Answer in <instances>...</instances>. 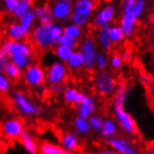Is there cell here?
Wrapping results in <instances>:
<instances>
[{
	"label": "cell",
	"mask_w": 154,
	"mask_h": 154,
	"mask_svg": "<svg viewBox=\"0 0 154 154\" xmlns=\"http://www.w3.org/2000/svg\"><path fill=\"white\" fill-rule=\"evenodd\" d=\"M37 15L40 18L42 24H49L51 23V12L48 5H46L42 8H37Z\"/></svg>",
	"instance_id": "cell-15"
},
{
	"label": "cell",
	"mask_w": 154,
	"mask_h": 154,
	"mask_svg": "<svg viewBox=\"0 0 154 154\" xmlns=\"http://www.w3.org/2000/svg\"><path fill=\"white\" fill-rule=\"evenodd\" d=\"M70 11V1L69 0H62L57 6L54 8L53 14L56 18H64Z\"/></svg>",
	"instance_id": "cell-12"
},
{
	"label": "cell",
	"mask_w": 154,
	"mask_h": 154,
	"mask_svg": "<svg viewBox=\"0 0 154 154\" xmlns=\"http://www.w3.org/2000/svg\"><path fill=\"white\" fill-rule=\"evenodd\" d=\"M14 64L20 67H23L27 63V56L24 55H11Z\"/></svg>",
	"instance_id": "cell-28"
},
{
	"label": "cell",
	"mask_w": 154,
	"mask_h": 154,
	"mask_svg": "<svg viewBox=\"0 0 154 154\" xmlns=\"http://www.w3.org/2000/svg\"><path fill=\"white\" fill-rule=\"evenodd\" d=\"M151 90H152V95H154V79H153V82L151 85Z\"/></svg>",
	"instance_id": "cell-45"
},
{
	"label": "cell",
	"mask_w": 154,
	"mask_h": 154,
	"mask_svg": "<svg viewBox=\"0 0 154 154\" xmlns=\"http://www.w3.org/2000/svg\"><path fill=\"white\" fill-rule=\"evenodd\" d=\"M108 33H109V37L115 41L121 40L123 38V32L120 28H113V29L109 30Z\"/></svg>",
	"instance_id": "cell-27"
},
{
	"label": "cell",
	"mask_w": 154,
	"mask_h": 154,
	"mask_svg": "<svg viewBox=\"0 0 154 154\" xmlns=\"http://www.w3.org/2000/svg\"><path fill=\"white\" fill-rule=\"evenodd\" d=\"M122 102L123 101L116 100V111H117L118 117H119V121H120L122 126L128 132H130L134 134L140 135V131L138 130L137 122L134 121V119L130 115L126 114L123 111Z\"/></svg>",
	"instance_id": "cell-1"
},
{
	"label": "cell",
	"mask_w": 154,
	"mask_h": 154,
	"mask_svg": "<svg viewBox=\"0 0 154 154\" xmlns=\"http://www.w3.org/2000/svg\"><path fill=\"white\" fill-rule=\"evenodd\" d=\"M83 56L84 61L86 62V65L88 66H91L93 65V61L95 57V53L94 50V44L91 40H88L85 42L83 46Z\"/></svg>",
	"instance_id": "cell-11"
},
{
	"label": "cell",
	"mask_w": 154,
	"mask_h": 154,
	"mask_svg": "<svg viewBox=\"0 0 154 154\" xmlns=\"http://www.w3.org/2000/svg\"><path fill=\"white\" fill-rule=\"evenodd\" d=\"M37 147V151L44 154H66L67 151L59 146L50 144L45 141H40L38 139H34Z\"/></svg>",
	"instance_id": "cell-6"
},
{
	"label": "cell",
	"mask_w": 154,
	"mask_h": 154,
	"mask_svg": "<svg viewBox=\"0 0 154 154\" xmlns=\"http://www.w3.org/2000/svg\"><path fill=\"white\" fill-rule=\"evenodd\" d=\"M63 143H65L66 147L68 149H71V150L76 151V152H81V151H82V148H81V146L78 145V142L76 140V138L71 134H66L65 139L63 140Z\"/></svg>",
	"instance_id": "cell-16"
},
{
	"label": "cell",
	"mask_w": 154,
	"mask_h": 154,
	"mask_svg": "<svg viewBox=\"0 0 154 154\" xmlns=\"http://www.w3.org/2000/svg\"><path fill=\"white\" fill-rule=\"evenodd\" d=\"M71 53H72V51L67 46H63L62 45L61 47H59L57 49V54L63 60H67L69 58V56L71 55Z\"/></svg>",
	"instance_id": "cell-25"
},
{
	"label": "cell",
	"mask_w": 154,
	"mask_h": 154,
	"mask_svg": "<svg viewBox=\"0 0 154 154\" xmlns=\"http://www.w3.org/2000/svg\"><path fill=\"white\" fill-rule=\"evenodd\" d=\"M79 34V28L77 26H69L65 30V35L71 38H76Z\"/></svg>",
	"instance_id": "cell-29"
},
{
	"label": "cell",
	"mask_w": 154,
	"mask_h": 154,
	"mask_svg": "<svg viewBox=\"0 0 154 154\" xmlns=\"http://www.w3.org/2000/svg\"><path fill=\"white\" fill-rule=\"evenodd\" d=\"M4 132H5V130H4V125L0 122V137H3L4 135Z\"/></svg>",
	"instance_id": "cell-43"
},
{
	"label": "cell",
	"mask_w": 154,
	"mask_h": 154,
	"mask_svg": "<svg viewBox=\"0 0 154 154\" xmlns=\"http://www.w3.org/2000/svg\"><path fill=\"white\" fill-rule=\"evenodd\" d=\"M48 76H49L51 82L58 83L65 76V68L63 67V66H61L60 64H54L51 67Z\"/></svg>",
	"instance_id": "cell-8"
},
{
	"label": "cell",
	"mask_w": 154,
	"mask_h": 154,
	"mask_svg": "<svg viewBox=\"0 0 154 154\" xmlns=\"http://www.w3.org/2000/svg\"><path fill=\"white\" fill-rule=\"evenodd\" d=\"M147 99H148V103H149V107L151 108L152 111L154 112V95H152V96H150V97H149Z\"/></svg>",
	"instance_id": "cell-40"
},
{
	"label": "cell",
	"mask_w": 154,
	"mask_h": 154,
	"mask_svg": "<svg viewBox=\"0 0 154 154\" xmlns=\"http://www.w3.org/2000/svg\"><path fill=\"white\" fill-rule=\"evenodd\" d=\"M109 28H108L107 25H105L102 29V33H101V40L104 46L108 50H111V41H110V37H109Z\"/></svg>",
	"instance_id": "cell-23"
},
{
	"label": "cell",
	"mask_w": 154,
	"mask_h": 154,
	"mask_svg": "<svg viewBox=\"0 0 154 154\" xmlns=\"http://www.w3.org/2000/svg\"><path fill=\"white\" fill-rule=\"evenodd\" d=\"M28 8H29V5L28 4L25 3V2H22L21 1V3L18 5L17 8H15V13H16V15L17 16H22V15H23L27 11V10H28Z\"/></svg>",
	"instance_id": "cell-31"
},
{
	"label": "cell",
	"mask_w": 154,
	"mask_h": 154,
	"mask_svg": "<svg viewBox=\"0 0 154 154\" xmlns=\"http://www.w3.org/2000/svg\"><path fill=\"white\" fill-rule=\"evenodd\" d=\"M66 100L70 104L71 107L74 108L77 104H79L83 101L85 96L78 93L76 90H67L66 92Z\"/></svg>",
	"instance_id": "cell-10"
},
{
	"label": "cell",
	"mask_w": 154,
	"mask_h": 154,
	"mask_svg": "<svg viewBox=\"0 0 154 154\" xmlns=\"http://www.w3.org/2000/svg\"><path fill=\"white\" fill-rule=\"evenodd\" d=\"M98 65L100 66V68H104L106 65V60L103 56H99L98 58Z\"/></svg>",
	"instance_id": "cell-41"
},
{
	"label": "cell",
	"mask_w": 154,
	"mask_h": 154,
	"mask_svg": "<svg viewBox=\"0 0 154 154\" xmlns=\"http://www.w3.org/2000/svg\"><path fill=\"white\" fill-rule=\"evenodd\" d=\"M51 23L49 24H42L38 27L33 34V39L35 43H38L42 49L50 47L51 43Z\"/></svg>",
	"instance_id": "cell-2"
},
{
	"label": "cell",
	"mask_w": 154,
	"mask_h": 154,
	"mask_svg": "<svg viewBox=\"0 0 154 154\" xmlns=\"http://www.w3.org/2000/svg\"><path fill=\"white\" fill-rule=\"evenodd\" d=\"M94 109V103L90 98L85 97L83 101L81 102V107H80V116L82 119H85L89 116V114Z\"/></svg>",
	"instance_id": "cell-17"
},
{
	"label": "cell",
	"mask_w": 154,
	"mask_h": 154,
	"mask_svg": "<svg viewBox=\"0 0 154 154\" xmlns=\"http://www.w3.org/2000/svg\"><path fill=\"white\" fill-rule=\"evenodd\" d=\"M0 103H1L8 112H13L16 110V107L12 99L4 92L0 93Z\"/></svg>",
	"instance_id": "cell-19"
},
{
	"label": "cell",
	"mask_w": 154,
	"mask_h": 154,
	"mask_svg": "<svg viewBox=\"0 0 154 154\" xmlns=\"http://www.w3.org/2000/svg\"><path fill=\"white\" fill-rule=\"evenodd\" d=\"M100 3H101V0H93V8H97L100 6Z\"/></svg>",
	"instance_id": "cell-42"
},
{
	"label": "cell",
	"mask_w": 154,
	"mask_h": 154,
	"mask_svg": "<svg viewBox=\"0 0 154 154\" xmlns=\"http://www.w3.org/2000/svg\"><path fill=\"white\" fill-rule=\"evenodd\" d=\"M8 86V80L2 76H0V91H1V92H6Z\"/></svg>",
	"instance_id": "cell-37"
},
{
	"label": "cell",
	"mask_w": 154,
	"mask_h": 154,
	"mask_svg": "<svg viewBox=\"0 0 154 154\" xmlns=\"http://www.w3.org/2000/svg\"><path fill=\"white\" fill-rule=\"evenodd\" d=\"M25 79L27 83L34 85H43L45 83V78L42 69L38 66H30L27 68Z\"/></svg>",
	"instance_id": "cell-3"
},
{
	"label": "cell",
	"mask_w": 154,
	"mask_h": 154,
	"mask_svg": "<svg viewBox=\"0 0 154 154\" xmlns=\"http://www.w3.org/2000/svg\"><path fill=\"white\" fill-rule=\"evenodd\" d=\"M96 84L100 94L102 96H105L107 94H109L114 89L116 85V79H112L109 75H107V73L105 72V73H102L97 78Z\"/></svg>",
	"instance_id": "cell-5"
},
{
	"label": "cell",
	"mask_w": 154,
	"mask_h": 154,
	"mask_svg": "<svg viewBox=\"0 0 154 154\" xmlns=\"http://www.w3.org/2000/svg\"><path fill=\"white\" fill-rule=\"evenodd\" d=\"M143 0H137V2H135L133 6V8H132V11L133 13L137 16V14L140 13V11H142V8H143Z\"/></svg>",
	"instance_id": "cell-35"
},
{
	"label": "cell",
	"mask_w": 154,
	"mask_h": 154,
	"mask_svg": "<svg viewBox=\"0 0 154 154\" xmlns=\"http://www.w3.org/2000/svg\"><path fill=\"white\" fill-rule=\"evenodd\" d=\"M21 1L22 2H25L28 5H33V3H34V0H21Z\"/></svg>",
	"instance_id": "cell-44"
},
{
	"label": "cell",
	"mask_w": 154,
	"mask_h": 154,
	"mask_svg": "<svg viewBox=\"0 0 154 154\" xmlns=\"http://www.w3.org/2000/svg\"><path fill=\"white\" fill-rule=\"evenodd\" d=\"M76 124H77V127L79 131L81 132H87L89 130V126L88 124L81 119H79L76 121Z\"/></svg>",
	"instance_id": "cell-36"
},
{
	"label": "cell",
	"mask_w": 154,
	"mask_h": 154,
	"mask_svg": "<svg viewBox=\"0 0 154 154\" xmlns=\"http://www.w3.org/2000/svg\"><path fill=\"white\" fill-rule=\"evenodd\" d=\"M92 10H93V4L89 0H80L76 5V11L81 14L88 15Z\"/></svg>",
	"instance_id": "cell-20"
},
{
	"label": "cell",
	"mask_w": 154,
	"mask_h": 154,
	"mask_svg": "<svg viewBox=\"0 0 154 154\" xmlns=\"http://www.w3.org/2000/svg\"><path fill=\"white\" fill-rule=\"evenodd\" d=\"M59 43H60V45H63V46H67V47H72L75 45V41L71 38L66 37V35H64V37L60 38Z\"/></svg>",
	"instance_id": "cell-34"
},
{
	"label": "cell",
	"mask_w": 154,
	"mask_h": 154,
	"mask_svg": "<svg viewBox=\"0 0 154 154\" xmlns=\"http://www.w3.org/2000/svg\"><path fill=\"white\" fill-rule=\"evenodd\" d=\"M69 65L71 66H79L84 63V56L80 53H71V55L68 58Z\"/></svg>",
	"instance_id": "cell-24"
},
{
	"label": "cell",
	"mask_w": 154,
	"mask_h": 154,
	"mask_svg": "<svg viewBox=\"0 0 154 154\" xmlns=\"http://www.w3.org/2000/svg\"><path fill=\"white\" fill-rule=\"evenodd\" d=\"M23 123H24V120L23 118H18L17 120L7 122L4 125L6 138L15 140V138L22 133Z\"/></svg>",
	"instance_id": "cell-4"
},
{
	"label": "cell",
	"mask_w": 154,
	"mask_h": 154,
	"mask_svg": "<svg viewBox=\"0 0 154 154\" xmlns=\"http://www.w3.org/2000/svg\"><path fill=\"white\" fill-rule=\"evenodd\" d=\"M5 68H6V73L8 74V76L11 78L13 81L12 83H17L21 78V72L19 68L17 67V66L15 64H12V63H10V64L6 65Z\"/></svg>",
	"instance_id": "cell-14"
},
{
	"label": "cell",
	"mask_w": 154,
	"mask_h": 154,
	"mask_svg": "<svg viewBox=\"0 0 154 154\" xmlns=\"http://www.w3.org/2000/svg\"><path fill=\"white\" fill-rule=\"evenodd\" d=\"M15 140L23 145L26 149L31 153H35L37 151V147H35V143L34 139H32L25 131H22V133L15 138Z\"/></svg>",
	"instance_id": "cell-7"
},
{
	"label": "cell",
	"mask_w": 154,
	"mask_h": 154,
	"mask_svg": "<svg viewBox=\"0 0 154 154\" xmlns=\"http://www.w3.org/2000/svg\"><path fill=\"white\" fill-rule=\"evenodd\" d=\"M62 31L59 27H51V43H55L58 38H60V35H61Z\"/></svg>",
	"instance_id": "cell-32"
},
{
	"label": "cell",
	"mask_w": 154,
	"mask_h": 154,
	"mask_svg": "<svg viewBox=\"0 0 154 154\" xmlns=\"http://www.w3.org/2000/svg\"><path fill=\"white\" fill-rule=\"evenodd\" d=\"M27 33H28L27 32V29L23 28V26L12 24L10 27V38L11 39H14V40L23 37V35Z\"/></svg>",
	"instance_id": "cell-18"
},
{
	"label": "cell",
	"mask_w": 154,
	"mask_h": 154,
	"mask_svg": "<svg viewBox=\"0 0 154 154\" xmlns=\"http://www.w3.org/2000/svg\"><path fill=\"white\" fill-rule=\"evenodd\" d=\"M144 149H146V152L148 153H154V141H149V142L145 143Z\"/></svg>",
	"instance_id": "cell-38"
},
{
	"label": "cell",
	"mask_w": 154,
	"mask_h": 154,
	"mask_svg": "<svg viewBox=\"0 0 154 154\" xmlns=\"http://www.w3.org/2000/svg\"><path fill=\"white\" fill-rule=\"evenodd\" d=\"M87 17H88V15H84V14H81V13L76 11L72 14V20H73L74 23H76L77 24H82L87 20Z\"/></svg>",
	"instance_id": "cell-30"
},
{
	"label": "cell",
	"mask_w": 154,
	"mask_h": 154,
	"mask_svg": "<svg viewBox=\"0 0 154 154\" xmlns=\"http://www.w3.org/2000/svg\"><path fill=\"white\" fill-rule=\"evenodd\" d=\"M105 1H106V2H108V1H111V0H105Z\"/></svg>",
	"instance_id": "cell-46"
},
{
	"label": "cell",
	"mask_w": 154,
	"mask_h": 154,
	"mask_svg": "<svg viewBox=\"0 0 154 154\" xmlns=\"http://www.w3.org/2000/svg\"><path fill=\"white\" fill-rule=\"evenodd\" d=\"M115 132V127L114 124L110 122H106L104 125V129H103V134L105 135H110Z\"/></svg>",
	"instance_id": "cell-33"
},
{
	"label": "cell",
	"mask_w": 154,
	"mask_h": 154,
	"mask_svg": "<svg viewBox=\"0 0 154 154\" xmlns=\"http://www.w3.org/2000/svg\"><path fill=\"white\" fill-rule=\"evenodd\" d=\"M15 100H16L17 104L21 106L22 109L26 113H38V111H40V109L34 107L32 105H30L25 100V98H24L23 94H22V92H17L15 94Z\"/></svg>",
	"instance_id": "cell-9"
},
{
	"label": "cell",
	"mask_w": 154,
	"mask_h": 154,
	"mask_svg": "<svg viewBox=\"0 0 154 154\" xmlns=\"http://www.w3.org/2000/svg\"><path fill=\"white\" fill-rule=\"evenodd\" d=\"M114 13V10L112 7H108L107 8H106L105 11H103L100 14L98 15L97 19H96V23L97 24H101V23H105L106 22L109 21Z\"/></svg>",
	"instance_id": "cell-22"
},
{
	"label": "cell",
	"mask_w": 154,
	"mask_h": 154,
	"mask_svg": "<svg viewBox=\"0 0 154 154\" xmlns=\"http://www.w3.org/2000/svg\"><path fill=\"white\" fill-rule=\"evenodd\" d=\"M34 18H35V15L32 12L23 14V16L22 18V26L25 29H28V27H29L31 22L34 20Z\"/></svg>",
	"instance_id": "cell-26"
},
{
	"label": "cell",
	"mask_w": 154,
	"mask_h": 154,
	"mask_svg": "<svg viewBox=\"0 0 154 154\" xmlns=\"http://www.w3.org/2000/svg\"><path fill=\"white\" fill-rule=\"evenodd\" d=\"M107 144H109L110 146H112L114 149H118L120 152L122 153H132L134 152V150L130 148L127 147V143L124 141H119V140H111L106 142Z\"/></svg>",
	"instance_id": "cell-21"
},
{
	"label": "cell",
	"mask_w": 154,
	"mask_h": 154,
	"mask_svg": "<svg viewBox=\"0 0 154 154\" xmlns=\"http://www.w3.org/2000/svg\"><path fill=\"white\" fill-rule=\"evenodd\" d=\"M8 54L10 55H24V56H29L30 50L24 45L21 44H15L14 42L11 44L10 51H8Z\"/></svg>",
	"instance_id": "cell-13"
},
{
	"label": "cell",
	"mask_w": 154,
	"mask_h": 154,
	"mask_svg": "<svg viewBox=\"0 0 154 154\" xmlns=\"http://www.w3.org/2000/svg\"><path fill=\"white\" fill-rule=\"evenodd\" d=\"M91 124H92V126L95 129H99L102 126V121L100 119H97V118H93V119L91 120Z\"/></svg>",
	"instance_id": "cell-39"
}]
</instances>
